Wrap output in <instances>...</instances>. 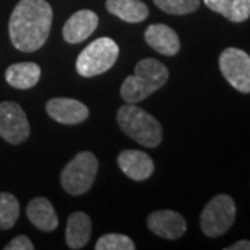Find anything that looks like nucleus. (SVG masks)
Listing matches in <instances>:
<instances>
[{
	"label": "nucleus",
	"mask_w": 250,
	"mask_h": 250,
	"mask_svg": "<svg viewBox=\"0 0 250 250\" xmlns=\"http://www.w3.org/2000/svg\"><path fill=\"white\" fill-rule=\"evenodd\" d=\"M227 250H250V241H239L231 246L225 248Z\"/></svg>",
	"instance_id": "23"
},
{
	"label": "nucleus",
	"mask_w": 250,
	"mask_h": 250,
	"mask_svg": "<svg viewBox=\"0 0 250 250\" xmlns=\"http://www.w3.org/2000/svg\"><path fill=\"white\" fill-rule=\"evenodd\" d=\"M41 78V67L35 62H17L6 70V81L16 89H31Z\"/></svg>",
	"instance_id": "16"
},
{
	"label": "nucleus",
	"mask_w": 250,
	"mask_h": 250,
	"mask_svg": "<svg viewBox=\"0 0 250 250\" xmlns=\"http://www.w3.org/2000/svg\"><path fill=\"white\" fill-rule=\"evenodd\" d=\"M99 17L90 10H80L67 20L62 28V38L65 42L75 45L88 39L98 28Z\"/></svg>",
	"instance_id": "11"
},
{
	"label": "nucleus",
	"mask_w": 250,
	"mask_h": 250,
	"mask_svg": "<svg viewBox=\"0 0 250 250\" xmlns=\"http://www.w3.org/2000/svg\"><path fill=\"white\" fill-rule=\"evenodd\" d=\"M27 215L29 221L38 229L50 232L59 225L57 214L54 211L53 205L46 197H35L29 202L27 207Z\"/></svg>",
	"instance_id": "14"
},
{
	"label": "nucleus",
	"mask_w": 250,
	"mask_h": 250,
	"mask_svg": "<svg viewBox=\"0 0 250 250\" xmlns=\"http://www.w3.org/2000/svg\"><path fill=\"white\" fill-rule=\"evenodd\" d=\"M224 78L242 93H250V56L236 47L225 49L220 56Z\"/></svg>",
	"instance_id": "7"
},
{
	"label": "nucleus",
	"mask_w": 250,
	"mask_h": 250,
	"mask_svg": "<svg viewBox=\"0 0 250 250\" xmlns=\"http://www.w3.org/2000/svg\"><path fill=\"white\" fill-rule=\"evenodd\" d=\"M106 9L125 22H141L149 16L147 6L141 0H106Z\"/></svg>",
	"instance_id": "17"
},
{
	"label": "nucleus",
	"mask_w": 250,
	"mask_h": 250,
	"mask_svg": "<svg viewBox=\"0 0 250 250\" xmlns=\"http://www.w3.org/2000/svg\"><path fill=\"white\" fill-rule=\"evenodd\" d=\"M96 250H134L135 243L131 238L121 233H107L99 238Z\"/></svg>",
	"instance_id": "21"
},
{
	"label": "nucleus",
	"mask_w": 250,
	"mask_h": 250,
	"mask_svg": "<svg viewBox=\"0 0 250 250\" xmlns=\"http://www.w3.org/2000/svg\"><path fill=\"white\" fill-rule=\"evenodd\" d=\"M236 206L231 196L217 195L200 214V228L210 238H217L227 232L235 221Z\"/></svg>",
	"instance_id": "6"
},
{
	"label": "nucleus",
	"mask_w": 250,
	"mask_h": 250,
	"mask_svg": "<svg viewBox=\"0 0 250 250\" xmlns=\"http://www.w3.org/2000/svg\"><path fill=\"white\" fill-rule=\"evenodd\" d=\"M168 81L167 67L156 59H143L136 64L135 74L126 77L121 85V98L129 104H136Z\"/></svg>",
	"instance_id": "2"
},
{
	"label": "nucleus",
	"mask_w": 250,
	"mask_h": 250,
	"mask_svg": "<svg viewBox=\"0 0 250 250\" xmlns=\"http://www.w3.org/2000/svg\"><path fill=\"white\" fill-rule=\"evenodd\" d=\"M29 123L25 111L14 102L0 103V136L11 145L25 142L29 136Z\"/></svg>",
	"instance_id": "8"
},
{
	"label": "nucleus",
	"mask_w": 250,
	"mask_h": 250,
	"mask_svg": "<svg viewBox=\"0 0 250 250\" xmlns=\"http://www.w3.org/2000/svg\"><path fill=\"white\" fill-rule=\"evenodd\" d=\"M145 41L152 49L164 56H175L181 47L177 32L164 24H153L147 27L145 32Z\"/></svg>",
	"instance_id": "13"
},
{
	"label": "nucleus",
	"mask_w": 250,
	"mask_h": 250,
	"mask_svg": "<svg viewBox=\"0 0 250 250\" xmlns=\"http://www.w3.org/2000/svg\"><path fill=\"white\" fill-rule=\"evenodd\" d=\"M205 4L232 22H243L250 17V0H205Z\"/></svg>",
	"instance_id": "18"
},
{
	"label": "nucleus",
	"mask_w": 250,
	"mask_h": 250,
	"mask_svg": "<svg viewBox=\"0 0 250 250\" xmlns=\"http://www.w3.org/2000/svg\"><path fill=\"white\" fill-rule=\"evenodd\" d=\"M117 163L121 171L128 178L134 181H145L154 171V163L145 152L141 150H124L118 154Z\"/></svg>",
	"instance_id": "12"
},
{
	"label": "nucleus",
	"mask_w": 250,
	"mask_h": 250,
	"mask_svg": "<svg viewBox=\"0 0 250 250\" xmlns=\"http://www.w3.org/2000/svg\"><path fill=\"white\" fill-rule=\"evenodd\" d=\"M46 111L57 123L67 125L80 124L89 116V110L83 103L70 98L50 99L46 104Z\"/></svg>",
	"instance_id": "10"
},
{
	"label": "nucleus",
	"mask_w": 250,
	"mask_h": 250,
	"mask_svg": "<svg viewBox=\"0 0 250 250\" xmlns=\"http://www.w3.org/2000/svg\"><path fill=\"white\" fill-rule=\"evenodd\" d=\"M98 168V159L93 153H78L62 170L60 178L62 189L72 196L86 193L95 182Z\"/></svg>",
	"instance_id": "5"
},
{
	"label": "nucleus",
	"mask_w": 250,
	"mask_h": 250,
	"mask_svg": "<svg viewBox=\"0 0 250 250\" xmlns=\"http://www.w3.org/2000/svg\"><path fill=\"white\" fill-rule=\"evenodd\" d=\"M154 4L167 14L184 16L195 13L200 7V0H154Z\"/></svg>",
	"instance_id": "20"
},
{
	"label": "nucleus",
	"mask_w": 250,
	"mask_h": 250,
	"mask_svg": "<svg viewBox=\"0 0 250 250\" xmlns=\"http://www.w3.org/2000/svg\"><path fill=\"white\" fill-rule=\"evenodd\" d=\"M52 21L53 11L46 0H20L10 17L11 43L25 53L39 50L49 38Z\"/></svg>",
	"instance_id": "1"
},
{
	"label": "nucleus",
	"mask_w": 250,
	"mask_h": 250,
	"mask_svg": "<svg viewBox=\"0 0 250 250\" xmlns=\"http://www.w3.org/2000/svg\"><path fill=\"white\" fill-rule=\"evenodd\" d=\"M6 250H34L35 246L34 243L29 241V238L25 235H18L13 241L9 242V245L4 246Z\"/></svg>",
	"instance_id": "22"
},
{
	"label": "nucleus",
	"mask_w": 250,
	"mask_h": 250,
	"mask_svg": "<svg viewBox=\"0 0 250 250\" xmlns=\"http://www.w3.org/2000/svg\"><path fill=\"white\" fill-rule=\"evenodd\" d=\"M147 227L157 236L174 241L187 232V221L172 210H157L147 217Z\"/></svg>",
	"instance_id": "9"
},
{
	"label": "nucleus",
	"mask_w": 250,
	"mask_h": 250,
	"mask_svg": "<svg viewBox=\"0 0 250 250\" xmlns=\"http://www.w3.org/2000/svg\"><path fill=\"white\" fill-rule=\"evenodd\" d=\"M117 121L125 135L145 147H156L163 141L160 123L136 104H125L117 113Z\"/></svg>",
	"instance_id": "3"
},
{
	"label": "nucleus",
	"mask_w": 250,
	"mask_h": 250,
	"mask_svg": "<svg viewBox=\"0 0 250 250\" xmlns=\"http://www.w3.org/2000/svg\"><path fill=\"white\" fill-rule=\"evenodd\" d=\"M20 205L17 197L7 192L0 193V229H10L17 223Z\"/></svg>",
	"instance_id": "19"
},
{
	"label": "nucleus",
	"mask_w": 250,
	"mask_h": 250,
	"mask_svg": "<svg viewBox=\"0 0 250 250\" xmlns=\"http://www.w3.org/2000/svg\"><path fill=\"white\" fill-rule=\"evenodd\" d=\"M92 233V223L89 215L75 211L68 217L67 229H65V242L70 249H82L89 242Z\"/></svg>",
	"instance_id": "15"
},
{
	"label": "nucleus",
	"mask_w": 250,
	"mask_h": 250,
	"mask_svg": "<svg viewBox=\"0 0 250 250\" xmlns=\"http://www.w3.org/2000/svg\"><path fill=\"white\" fill-rule=\"evenodd\" d=\"M120 49L111 38H99L88 45L77 59V71L90 78L108 71L118 59Z\"/></svg>",
	"instance_id": "4"
}]
</instances>
